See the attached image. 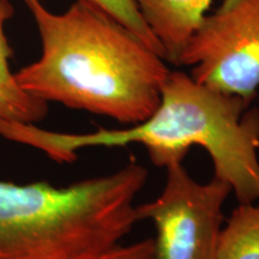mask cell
I'll return each instance as SVG.
<instances>
[{
	"label": "cell",
	"mask_w": 259,
	"mask_h": 259,
	"mask_svg": "<svg viewBox=\"0 0 259 259\" xmlns=\"http://www.w3.org/2000/svg\"><path fill=\"white\" fill-rule=\"evenodd\" d=\"M148 169H120L67 186L0 180V259H99L138 221Z\"/></svg>",
	"instance_id": "obj_3"
},
{
	"label": "cell",
	"mask_w": 259,
	"mask_h": 259,
	"mask_svg": "<svg viewBox=\"0 0 259 259\" xmlns=\"http://www.w3.org/2000/svg\"><path fill=\"white\" fill-rule=\"evenodd\" d=\"M84 2L89 3L105 14L111 16L112 18H114L115 21H118L119 23L127 28L130 31L137 35L151 50H154L166 59L161 45L158 44L156 37L154 36L153 32L145 24L143 17L139 14V10L135 0H84Z\"/></svg>",
	"instance_id": "obj_9"
},
{
	"label": "cell",
	"mask_w": 259,
	"mask_h": 259,
	"mask_svg": "<svg viewBox=\"0 0 259 259\" xmlns=\"http://www.w3.org/2000/svg\"><path fill=\"white\" fill-rule=\"evenodd\" d=\"M215 259H259V202L239 203L223 223Z\"/></svg>",
	"instance_id": "obj_8"
},
{
	"label": "cell",
	"mask_w": 259,
	"mask_h": 259,
	"mask_svg": "<svg viewBox=\"0 0 259 259\" xmlns=\"http://www.w3.org/2000/svg\"><path fill=\"white\" fill-rule=\"evenodd\" d=\"M24 3H28V2H31V0H23ZM38 2H42V0H38Z\"/></svg>",
	"instance_id": "obj_11"
},
{
	"label": "cell",
	"mask_w": 259,
	"mask_h": 259,
	"mask_svg": "<svg viewBox=\"0 0 259 259\" xmlns=\"http://www.w3.org/2000/svg\"><path fill=\"white\" fill-rule=\"evenodd\" d=\"M0 136L60 163L76 161L82 149L137 144L144 147L154 166L166 168L199 147L211 158L213 177L229 184L239 203L259 200V108L181 71L170 70L155 111L127 127L64 134L36 124L0 120Z\"/></svg>",
	"instance_id": "obj_1"
},
{
	"label": "cell",
	"mask_w": 259,
	"mask_h": 259,
	"mask_svg": "<svg viewBox=\"0 0 259 259\" xmlns=\"http://www.w3.org/2000/svg\"><path fill=\"white\" fill-rule=\"evenodd\" d=\"M164 169L161 193L136 206L138 221L149 220L155 227V258L215 259L231 186L216 177L208 183L194 180L183 162Z\"/></svg>",
	"instance_id": "obj_4"
},
{
	"label": "cell",
	"mask_w": 259,
	"mask_h": 259,
	"mask_svg": "<svg viewBox=\"0 0 259 259\" xmlns=\"http://www.w3.org/2000/svg\"><path fill=\"white\" fill-rule=\"evenodd\" d=\"M99 259H156L154 239L148 238L128 245H116Z\"/></svg>",
	"instance_id": "obj_10"
},
{
	"label": "cell",
	"mask_w": 259,
	"mask_h": 259,
	"mask_svg": "<svg viewBox=\"0 0 259 259\" xmlns=\"http://www.w3.org/2000/svg\"><path fill=\"white\" fill-rule=\"evenodd\" d=\"M213 0H135L166 60L176 64L190 38L209 14Z\"/></svg>",
	"instance_id": "obj_6"
},
{
	"label": "cell",
	"mask_w": 259,
	"mask_h": 259,
	"mask_svg": "<svg viewBox=\"0 0 259 259\" xmlns=\"http://www.w3.org/2000/svg\"><path fill=\"white\" fill-rule=\"evenodd\" d=\"M25 5L41 40L40 58L15 72L25 92L124 125L155 111L170 70L137 35L84 0L60 14Z\"/></svg>",
	"instance_id": "obj_2"
},
{
	"label": "cell",
	"mask_w": 259,
	"mask_h": 259,
	"mask_svg": "<svg viewBox=\"0 0 259 259\" xmlns=\"http://www.w3.org/2000/svg\"><path fill=\"white\" fill-rule=\"evenodd\" d=\"M190 76L253 102L259 89V0H222L178 57Z\"/></svg>",
	"instance_id": "obj_5"
},
{
	"label": "cell",
	"mask_w": 259,
	"mask_h": 259,
	"mask_svg": "<svg viewBox=\"0 0 259 259\" xmlns=\"http://www.w3.org/2000/svg\"><path fill=\"white\" fill-rule=\"evenodd\" d=\"M14 14V5L9 0H0V120L37 124L46 118L48 103L25 92L10 66L12 48L5 25Z\"/></svg>",
	"instance_id": "obj_7"
}]
</instances>
